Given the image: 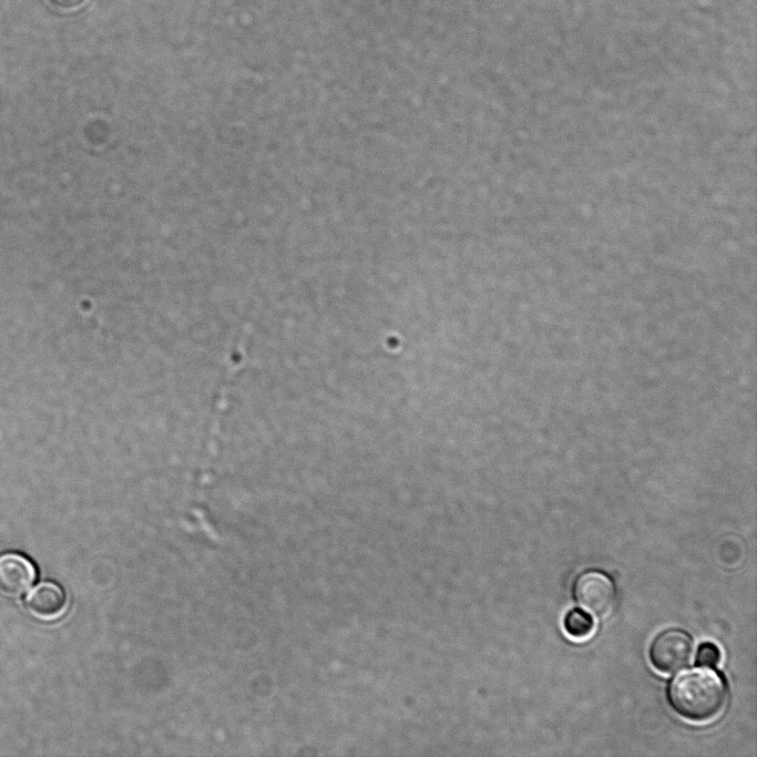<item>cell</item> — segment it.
<instances>
[{"label": "cell", "instance_id": "obj_1", "mask_svg": "<svg viewBox=\"0 0 757 757\" xmlns=\"http://www.w3.org/2000/svg\"><path fill=\"white\" fill-rule=\"evenodd\" d=\"M667 699L681 717L695 723L708 722L724 709L727 687L716 672L692 669L677 675L671 682Z\"/></svg>", "mask_w": 757, "mask_h": 757}, {"label": "cell", "instance_id": "obj_2", "mask_svg": "<svg viewBox=\"0 0 757 757\" xmlns=\"http://www.w3.org/2000/svg\"><path fill=\"white\" fill-rule=\"evenodd\" d=\"M692 636L681 628L657 633L648 646V658L655 669L671 674L685 667L693 655Z\"/></svg>", "mask_w": 757, "mask_h": 757}, {"label": "cell", "instance_id": "obj_3", "mask_svg": "<svg viewBox=\"0 0 757 757\" xmlns=\"http://www.w3.org/2000/svg\"><path fill=\"white\" fill-rule=\"evenodd\" d=\"M572 595L581 608L597 617H605L615 606L616 587L605 573L587 570L575 577Z\"/></svg>", "mask_w": 757, "mask_h": 757}, {"label": "cell", "instance_id": "obj_4", "mask_svg": "<svg viewBox=\"0 0 757 757\" xmlns=\"http://www.w3.org/2000/svg\"><path fill=\"white\" fill-rule=\"evenodd\" d=\"M37 579V567L27 556L16 552L0 554V595L20 597L33 586Z\"/></svg>", "mask_w": 757, "mask_h": 757}, {"label": "cell", "instance_id": "obj_5", "mask_svg": "<svg viewBox=\"0 0 757 757\" xmlns=\"http://www.w3.org/2000/svg\"><path fill=\"white\" fill-rule=\"evenodd\" d=\"M64 590L55 582L44 581L31 587L24 599L28 613L40 621L60 617L67 608Z\"/></svg>", "mask_w": 757, "mask_h": 757}, {"label": "cell", "instance_id": "obj_6", "mask_svg": "<svg viewBox=\"0 0 757 757\" xmlns=\"http://www.w3.org/2000/svg\"><path fill=\"white\" fill-rule=\"evenodd\" d=\"M563 628L566 634L576 640L589 637L594 630V620L590 613L581 607H574L563 617Z\"/></svg>", "mask_w": 757, "mask_h": 757}, {"label": "cell", "instance_id": "obj_7", "mask_svg": "<svg viewBox=\"0 0 757 757\" xmlns=\"http://www.w3.org/2000/svg\"><path fill=\"white\" fill-rule=\"evenodd\" d=\"M722 659L719 647L713 642L702 643L696 652L695 663L702 667H716Z\"/></svg>", "mask_w": 757, "mask_h": 757}, {"label": "cell", "instance_id": "obj_8", "mask_svg": "<svg viewBox=\"0 0 757 757\" xmlns=\"http://www.w3.org/2000/svg\"><path fill=\"white\" fill-rule=\"evenodd\" d=\"M54 6L61 9H74L80 7L85 0H50Z\"/></svg>", "mask_w": 757, "mask_h": 757}]
</instances>
